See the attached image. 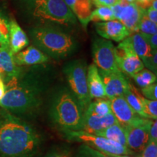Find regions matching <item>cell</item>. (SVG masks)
<instances>
[{
	"instance_id": "b9f144b4",
	"label": "cell",
	"mask_w": 157,
	"mask_h": 157,
	"mask_svg": "<svg viewBox=\"0 0 157 157\" xmlns=\"http://www.w3.org/2000/svg\"><path fill=\"white\" fill-rule=\"evenodd\" d=\"M124 1H126L127 2H128V3H134V2H135V0H124Z\"/></svg>"
},
{
	"instance_id": "60d3db41",
	"label": "cell",
	"mask_w": 157,
	"mask_h": 157,
	"mask_svg": "<svg viewBox=\"0 0 157 157\" xmlns=\"http://www.w3.org/2000/svg\"><path fill=\"white\" fill-rule=\"evenodd\" d=\"M111 157H132L129 155H111V154H108Z\"/></svg>"
},
{
	"instance_id": "8fae6325",
	"label": "cell",
	"mask_w": 157,
	"mask_h": 157,
	"mask_svg": "<svg viewBox=\"0 0 157 157\" xmlns=\"http://www.w3.org/2000/svg\"><path fill=\"white\" fill-rule=\"evenodd\" d=\"M98 71L103 80L105 95L109 100L123 96L129 89V83L122 72H105L101 70Z\"/></svg>"
},
{
	"instance_id": "ac0fdd59",
	"label": "cell",
	"mask_w": 157,
	"mask_h": 157,
	"mask_svg": "<svg viewBox=\"0 0 157 157\" xmlns=\"http://www.w3.org/2000/svg\"><path fill=\"white\" fill-rule=\"evenodd\" d=\"M87 82L91 100L106 98L103 80L95 64H91L87 69Z\"/></svg>"
},
{
	"instance_id": "4316f807",
	"label": "cell",
	"mask_w": 157,
	"mask_h": 157,
	"mask_svg": "<svg viewBox=\"0 0 157 157\" xmlns=\"http://www.w3.org/2000/svg\"><path fill=\"white\" fill-rule=\"evenodd\" d=\"M139 99L142 105L143 112L148 119L156 120L157 119V101L147 99L140 93Z\"/></svg>"
},
{
	"instance_id": "ab89813d",
	"label": "cell",
	"mask_w": 157,
	"mask_h": 157,
	"mask_svg": "<svg viewBox=\"0 0 157 157\" xmlns=\"http://www.w3.org/2000/svg\"><path fill=\"white\" fill-rule=\"evenodd\" d=\"M151 7L152 8H154V10H157V0H153Z\"/></svg>"
},
{
	"instance_id": "f546056e",
	"label": "cell",
	"mask_w": 157,
	"mask_h": 157,
	"mask_svg": "<svg viewBox=\"0 0 157 157\" xmlns=\"http://www.w3.org/2000/svg\"><path fill=\"white\" fill-rule=\"evenodd\" d=\"M9 21L0 14V45L9 44Z\"/></svg>"
},
{
	"instance_id": "ffe728a7",
	"label": "cell",
	"mask_w": 157,
	"mask_h": 157,
	"mask_svg": "<svg viewBox=\"0 0 157 157\" xmlns=\"http://www.w3.org/2000/svg\"><path fill=\"white\" fill-rule=\"evenodd\" d=\"M9 47L15 55L28 46L29 39L15 20L9 21Z\"/></svg>"
},
{
	"instance_id": "4fadbf2b",
	"label": "cell",
	"mask_w": 157,
	"mask_h": 157,
	"mask_svg": "<svg viewBox=\"0 0 157 157\" xmlns=\"http://www.w3.org/2000/svg\"><path fill=\"white\" fill-rule=\"evenodd\" d=\"M95 27L98 34L103 38L117 42L123 41L131 34L122 23L116 19L95 23Z\"/></svg>"
},
{
	"instance_id": "30bf717a",
	"label": "cell",
	"mask_w": 157,
	"mask_h": 157,
	"mask_svg": "<svg viewBox=\"0 0 157 157\" xmlns=\"http://www.w3.org/2000/svg\"><path fill=\"white\" fill-rule=\"evenodd\" d=\"M116 20L122 23L130 33L138 32V25L144 9L136 3H128L122 0L111 7Z\"/></svg>"
},
{
	"instance_id": "74e56055",
	"label": "cell",
	"mask_w": 157,
	"mask_h": 157,
	"mask_svg": "<svg viewBox=\"0 0 157 157\" xmlns=\"http://www.w3.org/2000/svg\"><path fill=\"white\" fill-rule=\"evenodd\" d=\"M153 0H135V3L143 9H147L151 5Z\"/></svg>"
},
{
	"instance_id": "836d02e7",
	"label": "cell",
	"mask_w": 157,
	"mask_h": 157,
	"mask_svg": "<svg viewBox=\"0 0 157 157\" xmlns=\"http://www.w3.org/2000/svg\"><path fill=\"white\" fill-rule=\"evenodd\" d=\"M122 0H91L92 4L96 7H111L117 4H119Z\"/></svg>"
},
{
	"instance_id": "d4e9b609",
	"label": "cell",
	"mask_w": 157,
	"mask_h": 157,
	"mask_svg": "<svg viewBox=\"0 0 157 157\" xmlns=\"http://www.w3.org/2000/svg\"><path fill=\"white\" fill-rule=\"evenodd\" d=\"M132 77L136 84L141 88L148 87L156 82V75L148 69L143 68Z\"/></svg>"
},
{
	"instance_id": "f1b7e54d",
	"label": "cell",
	"mask_w": 157,
	"mask_h": 157,
	"mask_svg": "<svg viewBox=\"0 0 157 157\" xmlns=\"http://www.w3.org/2000/svg\"><path fill=\"white\" fill-rule=\"evenodd\" d=\"M74 157H111L86 144H82Z\"/></svg>"
},
{
	"instance_id": "e0dca14e",
	"label": "cell",
	"mask_w": 157,
	"mask_h": 157,
	"mask_svg": "<svg viewBox=\"0 0 157 157\" xmlns=\"http://www.w3.org/2000/svg\"><path fill=\"white\" fill-rule=\"evenodd\" d=\"M117 122V119L112 112L103 117L84 112L82 131L90 134H95Z\"/></svg>"
},
{
	"instance_id": "7a4b0ae2",
	"label": "cell",
	"mask_w": 157,
	"mask_h": 157,
	"mask_svg": "<svg viewBox=\"0 0 157 157\" xmlns=\"http://www.w3.org/2000/svg\"><path fill=\"white\" fill-rule=\"evenodd\" d=\"M18 77L6 82L5 93L0 101V107L15 114L34 112L42 104V88L35 82H19Z\"/></svg>"
},
{
	"instance_id": "8992f818",
	"label": "cell",
	"mask_w": 157,
	"mask_h": 157,
	"mask_svg": "<svg viewBox=\"0 0 157 157\" xmlns=\"http://www.w3.org/2000/svg\"><path fill=\"white\" fill-rule=\"evenodd\" d=\"M63 72L69 85L71 92L75 96L84 110L91 102L87 82V66L82 60H76L66 64Z\"/></svg>"
},
{
	"instance_id": "8d00e7d4",
	"label": "cell",
	"mask_w": 157,
	"mask_h": 157,
	"mask_svg": "<svg viewBox=\"0 0 157 157\" xmlns=\"http://www.w3.org/2000/svg\"><path fill=\"white\" fill-rule=\"evenodd\" d=\"M145 13H146V16L148 17L152 22L157 23V10L152 8L151 7H149L148 8L145 9Z\"/></svg>"
},
{
	"instance_id": "9a60e30c",
	"label": "cell",
	"mask_w": 157,
	"mask_h": 157,
	"mask_svg": "<svg viewBox=\"0 0 157 157\" xmlns=\"http://www.w3.org/2000/svg\"><path fill=\"white\" fill-rule=\"evenodd\" d=\"M117 47L127 49L136 54L143 63H144L151 56V49L140 32L131 33Z\"/></svg>"
},
{
	"instance_id": "d590c367",
	"label": "cell",
	"mask_w": 157,
	"mask_h": 157,
	"mask_svg": "<svg viewBox=\"0 0 157 157\" xmlns=\"http://www.w3.org/2000/svg\"><path fill=\"white\" fill-rule=\"evenodd\" d=\"M148 142H157V121L154 120L149 129Z\"/></svg>"
},
{
	"instance_id": "6da1fadb",
	"label": "cell",
	"mask_w": 157,
	"mask_h": 157,
	"mask_svg": "<svg viewBox=\"0 0 157 157\" xmlns=\"http://www.w3.org/2000/svg\"><path fill=\"white\" fill-rule=\"evenodd\" d=\"M41 142L40 135L25 121L5 110L0 113V157H31Z\"/></svg>"
},
{
	"instance_id": "e575fe53",
	"label": "cell",
	"mask_w": 157,
	"mask_h": 157,
	"mask_svg": "<svg viewBox=\"0 0 157 157\" xmlns=\"http://www.w3.org/2000/svg\"><path fill=\"white\" fill-rule=\"evenodd\" d=\"M140 34L151 50H157V34H147L143 33Z\"/></svg>"
},
{
	"instance_id": "f35d334b",
	"label": "cell",
	"mask_w": 157,
	"mask_h": 157,
	"mask_svg": "<svg viewBox=\"0 0 157 157\" xmlns=\"http://www.w3.org/2000/svg\"><path fill=\"white\" fill-rule=\"evenodd\" d=\"M5 93V84L1 78H0V101L3 98Z\"/></svg>"
},
{
	"instance_id": "5b68a950",
	"label": "cell",
	"mask_w": 157,
	"mask_h": 157,
	"mask_svg": "<svg viewBox=\"0 0 157 157\" xmlns=\"http://www.w3.org/2000/svg\"><path fill=\"white\" fill-rule=\"evenodd\" d=\"M29 8L35 18L44 23L69 25L76 18L64 0H28Z\"/></svg>"
},
{
	"instance_id": "52a82bcc",
	"label": "cell",
	"mask_w": 157,
	"mask_h": 157,
	"mask_svg": "<svg viewBox=\"0 0 157 157\" xmlns=\"http://www.w3.org/2000/svg\"><path fill=\"white\" fill-rule=\"evenodd\" d=\"M68 139L84 143L92 148L105 154L111 155H132V151L127 146H121L119 143L98 135L90 134L84 131H76L65 134Z\"/></svg>"
},
{
	"instance_id": "cb8c5ba5",
	"label": "cell",
	"mask_w": 157,
	"mask_h": 157,
	"mask_svg": "<svg viewBox=\"0 0 157 157\" xmlns=\"http://www.w3.org/2000/svg\"><path fill=\"white\" fill-rule=\"evenodd\" d=\"M84 112H87L90 114L98 116V117H105L110 113H111V102L110 100L96 99V101L90 102L87 109Z\"/></svg>"
},
{
	"instance_id": "5bb4252c",
	"label": "cell",
	"mask_w": 157,
	"mask_h": 157,
	"mask_svg": "<svg viewBox=\"0 0 157 157\" xmlns=\"http://www.w3.org/2000/svg\"><path fill=\"white\" fill-rule=\"evenodd\" d=\"M110 102L111 112L114 115L118 123L124 128L135 122L140 117L129 106L124 96L110 100Z\"/></svg>"
},
{
	"instance_id": "277c9868",
	"label": "cell",
	"mask_w": 157,
	"mask_h": 157,
	"mask_svg": "<svg viewBox=\"0 0 157 157\" xmlns=\"http://www.w3.org/2000/svg\"><path fill=\"white\" fill-rule=\"evenodd\" d=\"M34 44L44 54L54 58H63L73 53L76 43L63 31L50 27H39L31 33Z\"/></svg>"
},
{
	"instance_id": "4dcf8cb0",
	"label": "cell",
	"mask_w": 157,
	"mask_h": 157,
	"mask_svg": "<svg viewBox=\"0 0 157 157\" xmlns=\"http://www.w3.org/2000/svg\"><path fill=\"white\" fill-rule=\"evenodd\" d=\"M44 157H74L72 151L67 147H59L51 150Z\"/></svg>"
},
{
	"instance_id": "1f68e13d",
	"label": "cell",
	"mask_w": 157,
	"mask_h": 157,
	"mask_svg": "<svg viewBox=\"0 0 157 157\" xmlns=\"http://www.w3.org/2000/svg\"><path fill=\"white\" fill-rule=\"evenodd\" d=\"M157 84L154 83L148 87H143L141 89V93L143 97L147 99L152 100V101H157Z\"/></svg>"
},
{
	"instance_id": "484cf974",
	"label": "cell",
	"mask_w": 157,
	"mask_h": 157,
	"mask_svg": "<svg viewBox=\"0 0 157 157\" xmlns=\"http://www.w3.org/2000/svg\"><path fill=\"white\" fill-rule=\"evenodd\" d=\"M113 11L111 7H100L92 12L90 16V21L98 22H105L114 20Z\"/></svg>"
},
{
	"instance_id": "83f0119b",
	"label": "cell",
	"mask_w": 157,
	"mask_h": 157,
	"mask_svg": "<svg viewBox=\"0 0 157 157\" xmlns=\"http://www.w3.org/2000/svg\"><path fill=\"white\" fill-rule=\"evenodd\" d=\"M138 31L147 34H157V23L152 22L145 13V9L141 16L138 25Z\"/></svg>"
},
{
	"instance_id": "2e32d148",
	"label": "cell",
	"mask_w": 157,
	"mask_h": 157,
	"mask_svg": "<svg viewBox=\"0 0 157 157\" xmlns=\"http://www.w3.org/2000/svg\"><path fill=\"white\" fill-rule=\"evenodd\" d=\"M21 68L15 63L14 54L12 52L9 44L0 45V76L5 82L18 77Z\"/></svg>"
},
{
	"instance_id": "44dd1931",
	"label": "cell",
	"mask_w": 157,
	"mask_h": 157,
	"mask_svg": "<svg viewBox=\"0 0 157 157\" xmlns=\"http://www.w3.org/2000/svg\"><path fill=\"white\" fill-rule=\"evenodd\" d=\"M92 2L91 0H74L69 8L76 18L82 23L84 29L87 28L90 21L92 14Z\"/></svg>"
},
{
	"instance_id": "d6986e66",
	"label": "cell",
	"mask_w": 157,
	"mask_h": 157,
	"mask_svg": "<svg viewBox=\"0 0 157 157\" xmlns=\"http://www.w3.org/2000/svg\"><path fill=\"white\" fill-rule=\"evenodd\" d=\"M15 63L18 66H33L45 63L48 61L49 58L42 51L34 46H30L25 50L20 51L14 55Z\"/></svg>"
},
{
	"instance_id": "d6a6232c",
	"label": "cell",
	"mask_w": 157,
	"mask_h": 157,
	"mask_svg": "<svg viewBox=\"0 0 157 157\" xmlns=\"http://www.w3.org/2000/svg\"><path fill=\"white\" fill-rule=\"evenodd\" d=\"M139 157H157V142H148Z\"/></svg>"
},
{
	"instance_id": "7c38bea8",
	"label": "cell",
	"mask_w": 157,
	"mask_h": 157,
	"mask_svg": "<svg viewBox=\"0 0 157 157\" xmlns=\"http://www.w3.org/2000/svg\"><path fill=\"white\" fill-rule=\"evenodd\" d=\"M115 54L118 68L122 73L132 76L145 68L140 58L132 51L117 47Z\"/></svg>"
},
{
	"instance_id": "7402d4cb",
	"label": "cell",
	"mask_w": 157,
	"mask_h": 157,
	"mask_svg": "<svg viewBox=\"0 0 157 157\" xmlns=\"http://www.w3.org/2000/svg\"><path fill=\"white\" fill-rule=\"evenodd\" d=\"M93 135L103 137L110 140L119 143L121 146H127L126 135H125L124 129L118 122Z\"/></svg>"
},
{
	"instance_id": "3957f363",
	"label": "cell",
	"mask_w": 157,
	"mask_h": 157,
	"mask_svg": "<svg viewBox=\"0 0 157 157\" xmlns=\"http://www.w3.org/2000/svg\"><path fill=\"white\" fill-rule=\"evenodd\" d=\"M84 110L70 90L63 89L52 98L49 110L51 121L64 134L82 129Z\"/></svg>"
},
{
	"instance_id": "ba28073f",
	"label": "cell",
	"mask_w": 157,
	"mask_h": 157,
	"mask_svg": "<svg viewBox=\"0 0 157 157\" xmlns=\"http://www.w3.org/2000/svg\"><path fill=\"white\" fill-rule=\"evenodd\" d=\"M93 59L98 70L105 72L120 71L116 62L115 48L105 39H97L93 44Z\"/></svg>"
},
{
	"instance_id": "7bdbcfd3",
	"label": "cell",
	"mask_w": 157,
	"mask_h": 157,
	"mask_svg": "<svg viewBox=\"0 0 157 157\" xmlns=\"http://www.w3.org/2000/svg\"><path fill=\"white\" fill-rule=\"evenodd\" d=\"M0 78H2V77H1V76H0Z\"/></svg>"
},
{
	"instance_id": "9c48e42d",
	"label": "cell",
	"mask_w": 157,
	"mask_h": 157,
	"mask_svg": "<svg viewBox=\"0 0 157 157\" xmlns=\"http://www.w3.org/2000/svg\"><path fill=\"white\" fill-rule=\"evenodd\" d=\"M152 119L140 117L129 126L124 127L127 147L133 152L141 153L148 143L149 129Z\"/></svg>"
},
{
	"instance_id": "603a6c76",
	"label": "cell",
	"mask_w": 157,
	"mask_h": 157,
	"mask_svg": "<svg viewBox=\"0 0 157 157\" xmlns=\"http://www.w3.org/2000/svg\"><path fill=\"white\" fill-rule=\"evenodd\" d=\"M139 94L140 93L138 92V90L132 84L129 83V89L127 90L126 93L124 94L123 96L126 100L127 103L129 104V106L132 108L133 111L137 115L140 116V117L145 118V119H148L147 116L145 114V113L143 112L142 105H141L140 99H139Z\"/></svg>"
}]
</instances>
